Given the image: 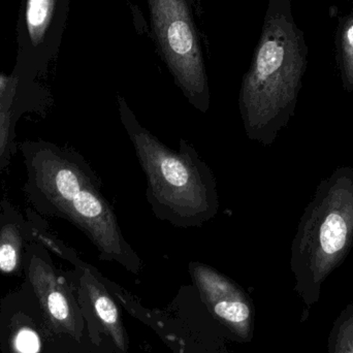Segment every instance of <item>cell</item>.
<instances>
[{
	"instance_id": "6da1fadb",
	"label": "cell",
	"mask_w": 353,
	"mask_h": 353,
	"mask_svg": "<svg viewBox=\"0 0 353 353\" xmlns=\"http://www.w3.org/2000/svg\"><path fill=\"white\" fill-rule=\"evenodd\" d=\"M307 68L302 31L290 0H269L250 68L243 77L239 111L247 138L271 146L296 114Z\"/></svg>"
},
{
	"instance_id": "7a4b0ae2",
	"label": "cell",
	"mask_w": 353,
	"mask_h": 353,
	"mask_svg": "<svg viewBox=\"0 0 353 353\" xmlns=\"http://www.w3.org/2000/svg\"><path fill=\"white\" fill-rule=\"evenodd\" d=\"M117 107L146 176L147 201L155 217L178 228H199L215 218L220 208L217 181L194 146L180 139L179 150H173L141 124L121 94Z\"/></svg>"
},
{
	"instance_id": "3957f363",
	"label": "cell",
	"mask_w": 353,
	"mask_h": 353,
	"mask_svg": "<svg viewBox=\"0 0 353 353\" xmlns=\"http://www.w3.org/2000/svg\"><path fill=\"white\" fill-rule=\"evenodd\" d=\"M353 246V169L337 168L317 186L292 240L290 267L307 308L319 303L325 280Z\"/></svg>"
},
{
	"instance_id": "277c9868",
	"label": "cell",
	"mask_w": 353,
	"mask_h": 353,
	"mask_svg": "<svg viewBox=\"0 0 353 353\" xmlns=\"http://www.w3.org/2000/svg\"><path fill=\"white\" fill-rule=\"evenodd\" d=\"M151 37L175 84L196 111L211 108V89L199 27L196 0H146Z\"/></svg>"
},
{
	"instance_id": "5b68a950",
	"label": "cell",
	"mask_w": 353,
	"mask_h": 353,
	"mask_svg": "<svg viewBox=\"0 0 353 353\" xmlns=\"http://www.w3.org/2000/svg\"><path fill=\"white\" fill-rule=\"evenodd\" d=\"M35 170L39 188L63 216L83 190L99 180L83 159L52 151L37 161Z\"/></svg>"
},
{
	"instance_id": "8992f818",
	"label": "cell",
	"mask_w": 353,
	"mask_h": 353,
	"mask_svg": "<svg viewBox=\"0 0 353 353\" xmlns=\"http://www.w3.org/2000/svg\"><path fill=\"white\" fill-rule=\"evenodd\" d=\"M29 280L51 325L68 327L72 313L70 302L51 265L39 257H33L29 265Z\"/></svg>"
},
{
	"instance_id": "52a82bcc",
	"label": "cell",
	"mask_w": 353,
	"mask_h": 353,
	"mask_svg": "<svg viewBox=\"0 0 353 353\" xmlns=\"http://www.w3.org/2000/svg\"><path fill=\"white\" fill-rule=\"evenodd\" d=\"M56 0H27L26 24L31 43H43L53 20Z\"/></svg>"
},
{
	"instance_id": "ba28073f",
	"label": "cell",
	"mask_w": 353,
	"mask_h": 353,
	"mask_svg": "<svg viewBox=\"0 0 353 353\" xmlns=\"http://www.w3.org/2000/svg\"><path fill=\"white\" fill-rule=\"evenodd\" d=\"M327 353H353V302L334 321L327 340Z\"/></svg>"
},
{
	"instance_id": "9c48e42d",
	"label": "cell",
	"mask_w": 353,
	"mask_h": 353,
	"mask_svg": "<svg viewBox=\"0 0 353 353\" xmlns=\"http://www.w3.org/2000/svg\"><path fill=\"white\" fill-rule=\"evenodd\" d=\"M22 238L16 225L8 224L0 230V272L12 273L20 261Z\"/></svg>"
},
{
	"instance_id": "30bf717a",
	"label": "cell",
	"mask_w": 353,
	"mask_h": 353,
	"mask_svg": "<svg viewBox=\"0 0 353 353\" xmlns=\"http://www.w3.org/2000/svg\"><path fill=\"white\" fill-rule=\"evenodd\" d=\"M340 66L345 90L353 91V17L346 21L341 31Z\"/></svg>"
},
{
	"instance_id": "8fae6325",
	"label": "cell",
	"mask_w": 353,
	"mask_h": 353,
	"mask_svg": "<svg viewBox=\"0 0 353 353\" xmlns=\"http://www.w3.org/2000/svg\"><path fill=\"white\" fill-rule=\"evenodd\" d=\"M218 316L232 323H243L248 319L250 311L245 303L240 301H221L215 306Z\"/></svg>"
},
{
	"instance_id": "7c38bea8",
	"label": "cell",
	"mask_w": 353,
	"mask_h": 353,
	"mask_svg": "<svg viewBox=\"0 0 353 353\" xmlns=\"http://www.w3.org/2000/svg\"><path fill=\"white\" fill-rule=\"evenodd\" d=\"M14 346L18 353H39L41 348L39 334L30 327H21L14 335Z\"/></svg>"
},
{
	"instance_id": "4fadbf2b",
	"label": "cell",
	"mask_w": 353,
	"mask_h": 353,
	"mask_svg": "<svg viewBox=\"0 0 353 353\" xmlns=\"http://www.w3.org/2000/svg\"><path fill=\"white\" fill-rule=\"evenodd\" d=\"M94 306L97 314L105 323L113 325L117 321V307L109 296H103V294L97 296L95 299Z\"/></svg>"
},
{
	"instance_id": "5bb4252c",
	"label": "cell",
	"mask_w": 353,
	"mask_h": 353,
	"mask_svg": "<svg viewBox=\"0 0 353 353\" xmlns=\"http://www.w3.org/2000/svg\"><path fill=\"white\" fill-rule=\"evenodd\" d=\"M10 116L4 109L0 110V157L3 154L10 138Z\"/></svg>"
},
{
	"instance_id": "9a60e30c",
	"label": "cell",
	"mask_w": 353,
	"mask_h": 353,
	"mask_svg": "<svg viewBox=\"0 0 353 353\" xmlns=\"http://www.w3.org/2000/svg\"><path fill=\"white\" fill-rule=\"evenodd\" d=\"M14 84H16V81L14 78L0 74V110L3 109L2 103H3L4 99L8 97V95L10 94V91L14 89Z\"/></svg>"
}]
</instances>
